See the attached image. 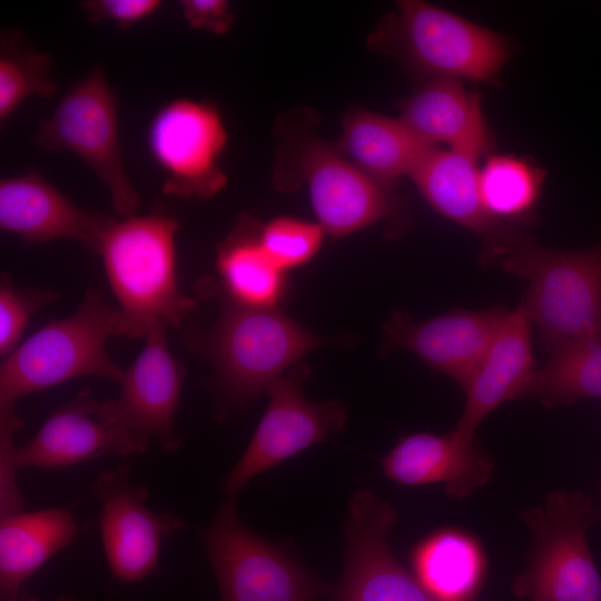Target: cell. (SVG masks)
I'll return each mask as SVG.
<instances>
[{
    "label": "cell",
    "mask_w": 601,
    "mask_h": 601,
    "mask_svg": "<svg viewBox=\"0 0 601 601\" xmlns=\"http://www.w3.org/2000/svg\"><path fill=\"white\" fill-rule=\"evenodd\" d=\"M236 496H228L201 540L221 601H315L322 588L283 549L239 520Z\"/></svg>",
    "instance_id": "ba28073f"
},
{
    "label": "cell",
    "mask_w": 601,
    "mask_h": 601,
    "mask_svg": "<svg viewBox=\"0 0 601 601\" xmlns=\"http://www.w3.org/2000/svg\"><path fill=\"white\" fill-rule=\"evenodd\" d=\"M167 328L159 323L148 332L142 349L125 370L118 397L99 402L98 414L106 423L155 440L173 453L181 443L175 421L185 367L168 348Z\"/></svg>",
    "instance_id": "8fae6325"
},
{
    "label": "cell",
    "mask_w": 601,
    "mask_h": 601,
    "mask_svg": "<svg viewBox=\"0 0 601 601\" xmlns=\"http://www.w3.org/2000/svg\"><path fill=\"white\" fill-rule=\"evenodd\" d=\"M479 168L477 159L470 155L431 146L408 177L434 210L481 238V264L490 266L524 233L487 214L480 195Z\"/></svg>",
    "instance_id": "2e32d148"
},
{
    "label": "cell",
    "mask_w": 601,
    "mask_h": 601,
    "mask_svg": "<svg viewBox=\"0 0 601 601\" xmlns=\"http://www.w3.org/2000/svg\"><path fill=\"white\" fill-rule=\"evenodd\" d=\"M499 264L528 280L520 305L550 356L601 341V243L555 250L539 246L524 233Z\"/></svg>",
    "instance_id": "7a4b0ae2"
},
{
    "label": "cell",
    "mask_w": 601,
    "mask_h": 601,
    "mask_svg": "<svg viewBox=\"0 0 601 601\" xmlns=\"http://www.w3.org/2000/svg\"><path fill=\"white\" fill-rule=\"evenodd\" d=\"M368 45L426 80L492 82L512 53L502 35L420 0L400 1L396 12L371 33Z\"/></svg>",
    "instance_id": "3957f363"
},
{
    "label": "cell",
    "mask_w": 601,
    "mask_h": 601,
    "mask_svg": "<svg viewBox=\"0 0 601 601\" xmlns=\"http://www.w3.org/2000/svg\"><path fill=\"white\" fill-rule=\"evenodd\" d=\"M88 390L56 408L35 436L16 449L20 467L61 469L107 454L145 453L150 441L106 423Z\"/></svg>",
    "instance_id": "e0dca14e"
},
{
    "label": "cell",
    "mask_w": 601,
    "mask_h": 601,
    "mask_svg": "<svg viewBox=\"0 0 601 601\" xmlns=\"http://www.w3.org/2000/svg\"><path fill=\"white\" fill-rule=\"evenodd\" d=\"M161 4L159 0H89L81 7L92 23L107 21L129 28L155 14Z\"/></svg>",
    "instance_id": "1f68e13d"
},
{
    "label": "cell",
    "mask_w": 601,
    "mask_h": 601,
    "mask_svg": "<svg viewBox=\"0 0 601 601\" xmlns=\"http://www.w3.org/2000/svg\"><path fill=\"white\" fill-rule=\"evenodd\" d=\"M524 520L533 533L526 570L513 583L531 601H601V577L588 529L594 521L591 500L581 492L558 490Z\"/></svg>",
    "instance_id": "8992f818"
},
{
    "label": "cell",
    "mask_w": 601,
    "mask_h": 601,
    "mask_svg": "<svg viewBox=\"0 0 601 601\" xmlns=\"http://www.w3.org/2000/svg\"><path fill=\"white\" fill-rule=\"evenodd\" d=\"M260 228L256 219L245 215L217 247L216 269L228 303L270 308L282 298L284 270L265 250Z\"/></svg>",
    "instance_id": "d4e9b609"
},
{
    "label": "cell",
    "mask_w": 601,
    "mask_h": 601,
    "mask_svg": "<svg viewBox=\"0 0 601 601\" xmlns=\"http://www.w3.org/2000/svg\"><path fill=\"white\" fill-rule=\"evenodd\" d=\"M111 220L78 207L38 173L0 180V228L18 236L23 244L70 239L97 253Z\"/></svg>",
    "instance_id": "ac0fdd59"
},
{
    "label": "cell",
    "mask_w": 601,
    "mask_h": 601,
    "mask_svg": "<svg viewBox=\"0 0 601 601\" xmlns=\"http://www.w3.org/2000/svg\"><path fill=\"white\" fill-rule=\"evenodd\" d=\"M16 407L0 408V515L1 518L20 513L23 499L16 482L19 469L16 460L14 434L22 426Z\"/></svg>",
    "instance_id": "4dcf8cb0"
},
{
    "label": "cell",
    "mask_w": 601,
    "mask_h": 601,
    "mask_svg": "<svg viewBox=\"0 0 601 601\" xmlns=\"http://www.w3.org/2000/svg\"><path fill=\"white\" fill-rule=\"evenodd\" d=\"M325 342L275 307H244L228 302L208 332L190 336L193 346L215 368L225 394L237 402L266 392L306 353Z\"/></svg>",
    "instance_id": "5b68a950"
},
{
    "label": "cell",
    "mask_w": 601,
    "mask_h": 601,
    "mask_svg": "<svg viewBox=\"0 0 601 601\" xmlns=\"http://www.w3.org/2000/svg\"><path fill=\"white\" fill-rule=\"evenodd\" d=\"M130 473L127 463L104 471L93 491L101 503L99 529L109 569L118 580L135 583L157 570L162 540L186 523L152 511L146 504L147 490L135 485Z\"/></svg>",
    "instance_id": "7c38bea8"
},
{
    "label": "cell",
    "mask_w": 601,
    "mask_h": 601,
    "mask_svg": "<svg viewBox=\"0 0 601 601\" xmlns=\"http://www.w3.org/2000/svg\"><path fill=\"white\" fill-rule=\"evenodd\" d=\"M400 119L424 142H442L476 159L491 155L492 131L481 95L457 79H427L398 104Z\"/></svg>",
    "instance_id": "ffe728a7"
},
{
    "label": "cell",
    "mask_w": 601,
    "mask_h": 601,
    "mask_svg": "<svg viewBox=\"0 0 601 601\" xmlns=\"http://www.w3.org/2000/svg\"><path fill=\"white\" fill-rule=\"evenodd\" d=\"M183 16L194 29H204L217 35L227 32L234 16L224 0H184Z\"/></svg>",
    "instance_id": "d6a6232c"
},
{
    "label": "cell",
    "mask_w": 601,
    "mask_h": 601,
    "mask_svg": "<svg viewBox=\"0 0 601 601\" xmlns=\"http://www.w3.org/2000/svg\"><path fill=\"white\" fill-rule=\"evenodd\" d=\"M178 223L162 213L112 219L100 237L109 285L118 302L117 336L146 337L159 323L179 326L196 302L176 274Z\"/></svg>",
    "instance_id": "6da1fadb"
},
{
    "label": "cell",
    "mask_w": 601,
    "mask_h": 601,
    "mask_svg": "<svg viewBox=\"0 0 601 601\" xmlns=\"http://www.w3.org/2000/svg\"><path fill=\"white\" fill-rule=\"evenodd\" d=\"M520 397L553 407L582 398L601 400V341L575 345L550 356L534 370Z\"/></svg>",
    "instance_id": "484cf974"
},
{
    "label": "cell",
    "mask_w": 601,
    "mask_h": 601,
    "mask_svg": "<svg viewBox=\"0 0 601 601\" xmlns=\"http://www.w3.org/2000/svg\"><path fill=\"white\" fill-rule=\"evenodd\" d=\"M345 524L346 549L336 601H436L393 556L387 538L397 515L370 490L355 492Z\"/></svg>",
    "instance_id": "4fadbf2b"
},
{
    "label": "cell",
    "mask_w": 601,
    "mask_h": 601,
    "mask_svg": "<svg viewBox=\"0 0 601 601\" xmlns=\"http://www.w3.org/2000/svg\"><path fill=\"white\" fill-rule=\"evenodd\" d=\"M308 373V365L299 361L266 390L268 407L247 449L224 482L229 496H236L258 474L325 441L343 427L346 408L341 402L313 404L304 397L302 385Z\"/></svg>",
    "instance_id": "30bf717a"
},
{
    "label": "cell",
    "mask_w": 601,
    "mask_h": 601,
    "mask_svg": "<svg viewBox=\"0 0 601 601\" xmlns=\"http://www.w3.org/2000/svg\"><path fill=\"white\" fill-rule=\"evenodd\" d=\"M228 134L218 108L208 101L179 98L152 117L148 149L164 174L162 191L180 198H210L227 184L219 160Z\"/></svg>",
    "instance_id": "9c48e42d"
},
{
    "label": "cell",
    "mask_w": 601,
    "mask_h": 601,
    "mask_svg": "<svg viewBox=\"0 0 601 601\" xmlns=\"http://www.w3.org/2000/svg\"><path fill=\"white\" fill-rule=\"evenodd\" d=\"M324 233L318 223L278 217L262 226L260 240L275 265L285 272L312 259L321 248Z\"/></svg>",
    "instance_id": "f1b7e54d"
},
{
    "label": "cell",
    "mask_w": 601,
    "mask_h": 601,
    "mask_svg": "<svg viewBox=\"0 0 601 601\" xmlns=\"http://www.w3.org/2000/svg\"><path fill=\"white\" fill-rule=\"evenodd\" d=\"M298 156L300 179L306 181L318 224L328 235L347 236L398 211L391 189L364 175L336 146L308 139Z\"/></svg>",
    "instance_id": "5bb4252c"
},
{
    "label": "cell",
    "mask_w": 601,
    "mask_h": 601,
    "mask_svg": "<svg viewBox=\"0 0 601 601\" xmlns=\"http://www.w3.org/2000/svg\"><path fill=\"white\" fill-rule=\"evenodd\" d=\"M58 293L50 289L22 288L7 274L0 283V356L7 357L18 345L31 316L56 300Z\"/></svg>",
    "instance_id": "f546056e"
},
{
    "label": "cell",
    "mask_w": 601,
    "mask_h": 601,
    "mask_svg": "<svg viewBox=\"0 0 601 601\" xmlns=\"http://www.w3.org/2000/svg\"><path fill=\"white\" fill-rule=\"evenodd\" d=\"M52 60L28 43L20 32H2L0 45V121L3 125L30 97L51 98L57 85Z\"/></svg>",
    "instance_id": "83f0119b"
},
{
    "label": "cell",
    "mask_w": 601,
    "mask_h": 601,
    "mask_svg": "<svg viewBox=\"0 0 601 601\" xmlns=\"http://www.w3.org/2000/svg\"><path fill=\"white\" fill-rule=\"evenodd\" d=\"M411 561L414 577L436 601H471L486 573L479 540L454 528L437 530L418 542Z\"/></svg>",
    "instance_id": "cb8c5ba5"
},
{
    "label": "cell",
    "mask_w": 601,
    "mask_h": 601,
    "mask_svg": "<svg viewBox=\"0 0 601 601\" xmlns=\"http://www.w3.org/2000/svg\"><path fill=\"white\" fill-rule=\"evenodd\" d=\"M543 179V170L524 157L491 154L479 168L483 206L496 220L510 224L523 219L534 210Z\"/></svg>",
    "instance_id": "4316f807"
},
{
    "label": "cell",
    "mask_w": 601,
    "mask_h": 601,
    "mask_svg": "<svg viewBox=\"0 0 601 601\" xmlns=\"http://www.w3.org/2000/svg\"><path fill=\"white\" fill-rule=\"evenodd\" d=\"M38 147L68 150L107 188L114 210L136 215L141 200L125 167L118 131V100L102 68H93L60 99L35 135Z\"/></svg>",
    "instance_id": "52a82bcc"
},
{
    "label": "cell",
    "mask_w": 601,
    "mask_h": 601,
    "mask_svg": "<svg viewBox=\"0 0 601 601\" xmlns=\"http://www.w3.org/2000/svg\"><path fill=\"white\" fill-rule=\"evenodd\" d=\"M78 532L72 508L20 512L0 521V592L14 601L22 584Z\"/></svg>",
    "instance_id": "603a6c76"
},
{
    "label": "cell",
    "mask_w": 601,
    "mask_h": 601,
    "mask_svg": "<svg viewBox=\"0 0 601 601\" xmlns=\"http://www.w3.org/2000/svg\"><path fill=\"white\" fill-rule=\"evenodd\" d=\"M534 370L531 322L519 305L508 312L495 333L465 392V406L453 430L474 437L476 427L495 407L520 397Z\"/></svg>",
    "instance_id": "44dd1931"
},
{
    "label": "cell",
    "mask_w": 601,
    "mask_h": 601,
    "mask_svg": "<svg viewBox=\"0 0 601 601\" xmlns=\"http://www.w3.org/2000/svg\"><path fill=\"white\" fill-rule=\"evenodd\" d=\"M24 601H38L37 599H33V598H30V599H27ZM56 601H76L73 598L71 597H60L58 598Z\"/></svg>",
    "instance_id": "836d02e7"
},
{
    "label": "cell",
    "mask_w": 601,
    "mask_h": 601,
    "mask_svg": "<svg viewBox=\"0 0 601 601\" xmlns=\"http://www.w3.org/2000/svg\"><path fill=\"white\" fill-rule=\"evenodd\" d=\"M118 308L98 289H88L77 311L52 321L19 344L0 366V408L14 407L31 393L81 376L121 383L125 370L106 343L117 336Z\"/></svg>",
    "instance_id": "277c9868"
},
{
    "label": "cell",
    "mask_w": 601,
    "mask_h": 601,
    "mask_svg": "<svg viewBox=\"0 0 601 601\" xmlns=\"http://www.w3.org/2000/svg\"><path fill=\"white\" fill-rule=\"evenodd\" d=\"M336 147L364 175L391 189L411 175L431 145L400 118L356 108L346 114Z\"/></svg>",
    "instance_id": "7402d4cb"
},
{
    "label": "cell",
    "mask_w": 601,
    "mask_h": 601,
    "mask_svg": "<svg viewBox=\"0 0 601 601\" xmlns=\"http://www.w3.org/2000/svg\"><path fill=\"white\" fill-rule=\"evenodd\" d=\"M509 311L459 308L417 323L396 313L385 326V346L407 348L466 392Z\"/></svg>",
    "instance_id": "9a60e30c"
},
{
    "label": "cell",
    "mask_w": 601,
    "mask_h": 601,
    "mask_svg": "<svg viewBox=\"0 0 601 601\" xmlns=\"http://www.w3.org/2000/svg\"><path fill=\"white\" fill-rule=\"evenodd\" d=\"M387 479L402 485L443 483L453 499H465L490 479L493 462L475 443L452 430L402 437L382 459Z\"/></svg>",
    "instance_id": "d6986e66"
}]
</instances>
